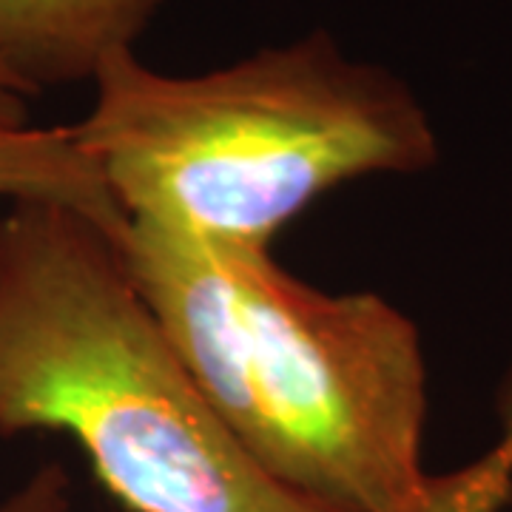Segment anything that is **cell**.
Masks as SVG:
<instances>
[{
  "label": "cell",
  "instance_id": "3957f363",
  "mask_svg": "<svg viewBox=\"0 0 512 512\" xmlns=\"http://www.w3.org/2000/svg\"><path fill=\"white\" fill-rule=\"evenodd\" d=\"M60 433L126 512H342L274 478L222 424L72 205L0 214V436Z\"/></svg>",
  "mask_w": 512,
  "mask_h": 512
},
{
  "label": "cell",
  "instance_id": "8992f818",
  "mask_svg": "<svg viewBox=\"0 0 512 512\" xmlns=\"http://www.w3.org/2000/svg\"><path fill=\"white\" fill-rule=\"evenodd\" d=\"M487 453L450 473H430L407 512H507L512 507V413Z\"/></svg>",
  "mask_w": 512,
  "mask_h": 512
},
{
  "label": "cell",
  "instance_id": "5b68a950",
  "mask_svg": "<svg viewBox=\"0 0 512 512\" xmlns=\"http://www.w3.org/2000/svg\"><path fill=\"white\" fill-rule=\"evenodd\" d=\"M0 197L72 205L120 237L126 217L72 126H0Z\"/></svg>",
  "mask_w": 512,
  "mask_h": 512
},
{
  "label": "cell",
  "instance_id": "277c9868",
  "mask_svg": "<svg viewBox=\"0 0 512 512\" xmlns=\"http://www.w3.org/2000/svg\"><path fill=\"white\" fill-rule=\"evenodd\" d=\"M168 0H0V63L29 94L89 80L137 49Z\"/></svg>",
  "mask_w": 512,
  "mask_h": 512
},
{
  "label": "cell",
  "instance_id": "52a82bcc",
  "mask_svg": "<svg viewBox=\"0 0 512 512\" xmlns=\"http://www.w3.org/2000/svg\"><path fill=\"white\" fill-rule=\"evenodd\" d=\"M72 478L63 464L46 461L18 490L0 498V512H69Z\"/></svg>",
  "mask_w": 512,
  "mask_h": 512
},
{
  "label": "cell",
  "instance_id": "7a4b0ae2",
  "mask_svg": "<svg viewBox=\"0 0 512 512\" xmlns=\"http://www.w3.org/2000/svg\"><path fill=\"white\" fill-rule=\"evenodd\" d=\"M92 83L72 131L123 217L214 245L271 248L333 188L439 163L413 86L328 29L202 74L157 72L123 49Z\"/></svg>",
  "mask_w": 512,
  "mask_h": 512
},
{
  "label": "cell",
  "instance_id": "6da1fadb",
  "mask_svg": "<svg viewBox=\"0 0 512 512\" xmlns=\"http://www.w3.org/2000/svg\"><path fill=\"white\" fill-rule=\"evenodd\" d=\"M134 288L234 439L282 484L342 512H407L430 410L416 322L370 291L328 293L271 248L126 220Z\"/></svg>",
  "mask_w": 512,
  "mask_h": 512
},
{
  "label": "cell",
  "instance_id": "ba28073f",
  "mask_svg": "<svg viewBox=\"0 0 512 512\" xmlns=\"http://www.w3.org/2000/svg\"><path fill=\"white\" fill-rule=\"evenodd\" d=\"M32 94L20 86L18 80L9 74V69L0 63V126H26L29 123V100Z\"/></svg>",
  "mask_w": 512,
  "mask_h": 512
}]
</instances>
